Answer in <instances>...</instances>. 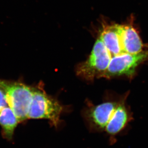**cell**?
I'll list each match as a JSON object with an SVG mask.
<instances>
[{
    "mask_svg": "<svg viewBox=\"0 0 148 148\" xmlns=\"http://www.w3.org/2000/svg\"><path fill=\"white\" fill-rule=\"evenodd\" d=\"M0 88L5 94L8 106L14 112L19 123L28 119L34 88L21 82L0 79Z\"/></svg>",
    "mask_w": 148,
    "mask_h": 148,
    "instance_id": "1",
    "label": "cell"
},
{
    "mask_svg": "<svg viewBox=\"0 0 148 148\" xmlns=\"http://www.w3.org/2000/svg\"><path fill=\"white\" fill-rule=\"evenodd\" d=\"M112 57L110 52L99 37L88 58L77 66V75L88 80L102 77L108 67Z\"/></svg>",
    "mask_w": 148,
    "mask_h": 148,
    "instance_id": "2",
    "label": "cell"
},
{
    "mask_svg": "<svg viewBox=\"0 0 148 148\" xmlns=\"http://www.w3.org/2000/svg\"><path fill=\"white\" fill-rule=\"evenodd\" d=\"M63 106L44 91L34 88L28 119H46L57 127L60 123Z\"/></svg>",
    "mask_w": 148,
    "mask_h": 148,
    "instance_id": "3",
    "label": "cell"
},
{
    "mask_svg": "<svg viewBox=\"0 0 148 148\" xmlns=\"http://www.w3.org/2000/svg\"><path fill=\"white\" fill-rule=\"evenodd\" d=\"M147 60L148 51H143L136 54L124 53L114 56L102 77L110 78L122 75L132 77L137 67Z\"/></svg>",
    "mask_w": 148,
    "mask_h": 148,
    "instance_id": "4",
    "label": "cell"
},
{
    "mask_svg": "<svg viewBox=\"0 0 148 148\" xmlns=\"http://www.w3.org/2000/svg\"><path fill=\"white\" fill-rule=\"evenodd\" d=\"M119 103L106 102L93 106L86 112V118L91 130L96 132L105 131Z\"/></svg>",
    "mask_w": 148,
    "mask_h": 148,
    "instance_id": "5",
    "label": "cell"
},
{
    "mask_svg": "<svg viewBox=\"0 0 148 148\" xmlns=\"http://www.w3.org/2000/svg\"><path fill=\"white\" fill-rule=\"evenodd\" d=\"M123 25H104L99 37L112 57L125 53L122 42Z\"/></svg>",
    "mask_w": 148,
    "mask_h": 148,
    "instance_id": "6",
    "label": "cell"
},
{
    "mask_svg": "<svg viewBox=\"0 0 148 148\" xmlns=\"http://www.w3.org/2000/svg\"><path fill=\"white\" fill-rule=\"evenodd\" d=\"M133 16H131L128 23L123 25L122 42L125 53L136 54L143 51V44L138 32L133 25Z\"/></svg>",
    "mask_w": 148,
    "mask_h": 148,
    "instance_id": "7",
    "label": "cell"
},
{
    "mask_svg": "<svg viewBox=\"0 0 148 148\" xmlns=\"http://www.w3.org/2000/svg\"><path fill=\"white\" fill-rule=\"evenodd\" d=\"M130 120L127 108L124 104L119 103L104 131L111 137H114L125 128Z\"/></svg>",
    "mask_w": 148,
    "mask_h": 148,
    "instance_id": "8",
    "label": "cell"
},
{
    "mask_svg": "<svg viewBox=\"0 0 148 148\" xmlns=\"http://www.w3.org/2000/svg\"><path fill=\"white\" fill-rule=\"evenodd\" d=\"M19 123L17 117L9 106L4 107L0 112V125L3 137L6 140L13 139L14 130Z\"/></svg>",
    "mask_w": 148,
    "mask_h": 148,
    "instance_id": "9",
    "label": "cell"
},
{
    "mask_svg": "<svg viewBox=\"0 0 148 148\" xmlns=\"http://www.w3.org/2000/svg\"><path fill=\"white\" fill-rule=\"evenodd\" d=\"M3 108H4V107H3V106H1V103H0V112H1V111L2 110V109H3Z\"/></svg>",
    "mask_w": 148,
    "mask_h": 148,
    "instance_id": "10",
    "label": "cell"
}]
</instances>
